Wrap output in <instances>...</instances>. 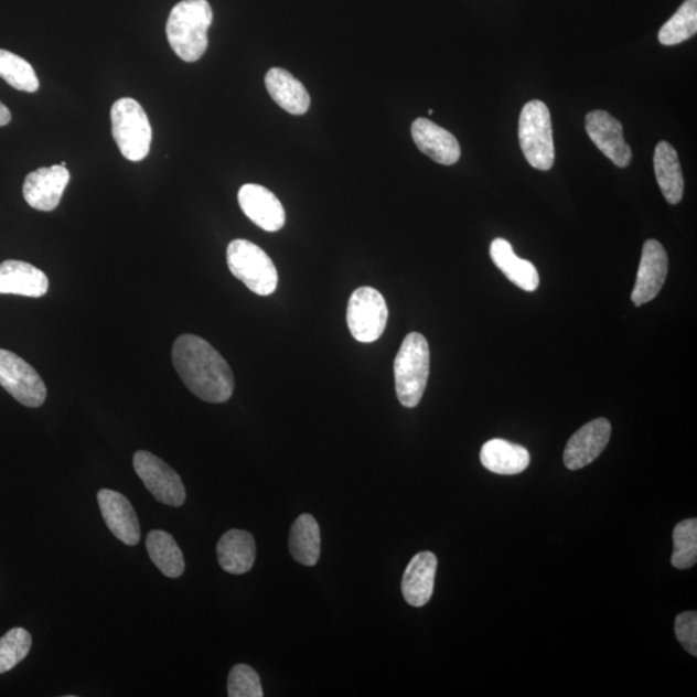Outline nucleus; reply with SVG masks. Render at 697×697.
<instances>
[{
	"label": "nucleus",
	"mask_w": 697,
	"mask_h": 697,
	"mask_svg": "<svg viewBox=\"0 0 697 697\" xmlns=\"http://www.w3.org/2000/svg\"><path fill=\"white\" fill-rule=\"evenodd\" d=\"M172 362L194 396L208 404H225L232 398V368L206 340L195 335L180 336L173 344Z\"/></svg>",
	"instance_id": "nucleus-1"
},
{
	"label": "nucleus",
	"mask_w": 697,
	"mask_h": 697,
	"mask_svg": "<svg viewBox=\"0 0 697 697\" xmlns=\"http://www.w3.org/2000/svg\"><path fill=\"white\" fill-rule=\"evenodd\" d=\"M214 12L207 0H183L173 7L167 21V37L174 53L186 63H195L208 47V29Z\"/></svg>",
	"instance_id": "nucleus-2"
},
{
	"label": "nucleus",
	"mask_w": 697,
	"mask_h": 697,
	"mask_svg": "<svg viewBox=\"0 0 697 697\" xmlns=\"http://www.w3.org/2000/svg\"><path fill=\"white\" fill-rule=\"evenodd\" d=\"M430 373V351L426 337L412 332L401 343L394 362L397 397L401 406L414 408L420 404Z\"/></svg>",
	"instance_id": "nucleus-3"
},
{
	"label": "nucleus",
	"mask_w": 697,
	"mask_h": 697,
	"mask_svg": "<svg viewBox=\"0 0 697 697\" xmlns=\"http://www.w3.org/2000/svg\"><path fill=\"white\" fill-rule=\"evenodd\" d=\"M111 133L120 153L131 162L149 154L153 130L146 110L133 98H119L111 108Z\"/></svg>",
	"instance_id": "nucleus-4"
},
{
	"label": "nucleus",
	"mask_w": 697,
	"mask_h": 697,
	"mask_svg": "<svg viewBox=\"0 0 697 697\" xmlns=\"http://www.w3.org/2000/svg\"><path fill=\"white\" fill-rule=\"evenodd\" d=\"M227 267L232 275L244 282L249 291L269 297L278 287L275 262L262 248L246 239L230 242L226 251Z\"/></svg>",
	"instance_id": "nucleus-5"
},
{
	"label": "nucleus",
	"mask_w": 697,
	"mask_h": 697,
	"mask_svg": "<svg viewBox=\"0 0 697 697\" xmlns=\"http://www.w3.org/2000/svg\"><path fill=\"white\" fill-rule=\"evenodd\" d=\"M519 143L523 154L534 169L549 171L555 164L556 149L550 112L543 101L534 100L523 106L519 117Z\"/></svg>",
	"instance_id": "nucleus-6"
},
{
	"label": "nucleus",
	"mask_w": 697,
	"mask_h": 697,
	"mask_svg": "<svg viewBox=\"0 0 697 697\" xmlns=\"http://www.w3.org/2000/svg\"><path fill=\"white\" fill-rule=\"evenodd\" d=\"M389 310L383 294L373 287H361L352 293L346 321L352 335L360 343H374L382 337Z\"/></svg>",
	"instance_id": "nucleus-7"
},
{
	"label": "nucleus",
	"mask_w": 697,
	"mask_h": 697,
	"mask_svg": "<svg viewBox=\"0 0 697 697\" xmlns=\"http://www.w3.org/2000/svg\"><path fill=\"white\" fill-rule=\"evenodd\" d=\"M0 385L30 408L41 407L47 398V388L40 374L25 360L6 349H0Z\"/></svg>",
	"instance_id": "nucleus-8"
},
{
	"label": "nucleus",
	"mask_w": 697,
	"mask_h": 697,
	"mask_svg": "<svg viewBox=\"0 0 697 697\" xmlns=\"http://www.w3.org/2000/svg\"><path fill=\"white\" fill-rule=\"evenodd\" d=\"M133 468L157 502L170 506L185 503L186 490L183 481L162 459L148 451H138L133 454Z\"/></svg>",
	"instance_id": "nucleus-9"
},
{
	"label": "nucleus",
	"mask_w": 697,
	"mask_h": 697,
	"mask_svg": "<svg viewBox=\"0 0 697 697\" xmlns=\"http://www.w3.org/2000/svg\"><path fill=\"white\" fill-rule=\"evenodd\" d=\"M69 181L71 172L66 167L60 164L42 167L28 174L22 193L30 207L51 212L62 202Z\"/></svg>",
	"instance_id": "nucleus-10"
},
{
	"label": "nucleus",
	"mask_w": 697,
	"mask_h": 697,
	"mask_svg": "<svg viewBox=\"0 0 697 697\" xmlns=\"http://www.w3.org/2000/svg\"><path fill=\"white\" fill-rule=\"evenodd\" d=\"M669 260L665 248L655 239L646 242L642 249L639 275H636L632 301L642 307L653 301L668 276Z\"/></svg>",
	"instance_id": "nucleus-11"
},
{
	"label": "nucleus",
	"mask_w": 697,
	"mask_h": 697,
	"mask_svg": "<svg viewBox=\"0 0 697 697\" xmlns=\"http://www.w3.org/2000/svg\"><path fill=\"white\" fill-rule=\"evenodd\" d=\"M589 138L610 161L624 169L632 161V150L624 139L623 126L604 110L590 111L586 119Z\"/></svg>",
	"instance_id": "nucleus-12"
},
{
	"label": "nucleus",
	"mask_w": 697,
	"mask_h": 697,
	"mask_svg": "<svg viewBox=\"0 0 697 697\" xmlns=\"http://www.w3.org/2000/svg\"><path fill=\"white\" fill-rule=\"evenodd\" d=\"M611 438V423L605 419H596L576 431L568 441L564 461L570 471H579L600 457Z\"/></svg>",
	"instance_id": "nucleus-13"
},
{
	"label": "nucleus",
	"mask_w": 697,
	"mask_h": 697,
	"mask_svg": "<svg viewBox=\"0 0 697 697\" xmlns=\"http://www.w3.org/2000/svg\"><path fill=\"white\" fill-rule=\"evenodd\" d=\"M98 506L106 526L114 536L126 545L139 544L141 529L138 514L128 498L117 491L104 489L97 494Z\"/></svg>",
	"instance_id": "nucleus-14"
},
{
	"label": "nucleus",
	"mask_w": 697,
	"mask_h": 697,
	"mask_svg": "<svg viewBox=\"0 0 697 697\" xmlns=\"http://www.w3.org/2000/svg\"><path fill=\"white\" fill-rule=\"evenodd\" d=\"M238 202L245 215L262 230L276 233L285 226L286 212L282 203L269 189L246 184L240 187Z\"/></svg>",
	"instance_id": "nucleus-15"
},
{
	"label": "nucleus",
	"mask_w": 697,
	"mask_h": 697,
	"mask_svg": "<svg viewBox=\"0 0 697 697\" xmlns=\"http://www.w3.org/2000/svg\"><path fill=\"white\" fill-rule=\"evenodd\" d=\"M412 138L421 151L435 162L444 165L458 163L461 149L454 136L427 118H418L412 125Z\"/></svg>",
	"instance_id": "nucleus-16"
},
{
	"label": "nucleus",
	"mask_w": 697,
	"mask_h": 697,
	"mask_svg": "<svg viewBox=\"0 0 697 697\" xmlns=\"http://www.w3.org/2000/svg\"><path fill=\"white\" fill-rule=\"evenodd\" d=\"M49 288V277L32 264L19 260L0 264V293L37 299L44 297Z\"/></svg>",
	"instance_id": "nucleus-17"
},
{
	"label": "nucleus",
	"mask_w": 697,
	"mask_h": 697,
	"mask_svg": "<svg viewBox=\"0 0 697 697\" xmlns=\"http://www.w3.org/2000/svg\"><path fill=\"white\" fill-rule=\"evenodd\" d=\"M438 560L431 551H421L407 566L401 580V593L412 608H422L435 592Z\"/></svg>",
	"instance_id": "nucleus-18"
},
{
	"label": "nucleus",
	"mask_w": 697,
	"mask_h": 697,
	"mask_svg": "<svg viewBox=\"0 0 697 697\" xmlns=\"http://www.w3.org/2000/svg\"><path fill=\"white\" fill-rule=\"evenodd\" d=\"M218 564L233 575L246 573L254 567L256 544L254 536L244 529H230L217 544Z\"/></svg>",
	"instance_id": "nucleus-19"
},
{
	"label": "nucleus",
	"mask_w": 697,
	"mask_h": 697,
	"mask_svg": "<svg viewBox=\"0 0 697 697\" xmlns=\"http://www.w3.org/2000/svg\"><path fill=\"white\" fill-rule=\"evenodd\" d=\"M491 259L502 270L512 283L527 292H534L539 288L540 277L534 264L519 259L514 254L513 247L506 239L497 238L492 242L490 248Z\"/></svg>",
	"instance_id": "nucleus-20"
},
{
	"label": "nucleus",
	"mask_w": 697,
	"mask_h": 697,
	"mask_svg": "<svg viewBox=\"0 0 697 697\" xmlns=\"http://www.w3.org/2000/svg\"><path fill=\"white\" fill-rule=\"evenodd\" d=\"M268 93L280 108L293 116H302L310 108V96L300 81L290 72L272 67L265 77Z\"/></svg>",
	"instance_id": "nucleus-21"
},
{
	"label": "nucleus",
	"mask_w": 697,
	"mask_h": 697,
	"mask_svg": "<svg viewBox=\"0 0 697 697\" xmlns=\"http://www.w3.org/2000/svg\"><path fill=\"white\" fill-rule=\"evenodd\" d=\"M481 462L487 471L500 475H515L525 472L529 465V453L519 444L504 439H491L483 444Z\"/></svg>",
	"instance_id": "nucleus-22"
},
{
	"label": "nucleus",
	"mask_w": 697,
	"mask_h": 697,
	"mask_svg": "<svg viewBox=\"0 0 697 697\" xmlns=\"http://www.w3.org/2000/svg\"><path fill=\"white\" fill-rule=\"evenodd\" d=\"M654 167L664 199L671 204H678L684 199L685 181L677 151L669 142L657 143Z\"/></svg>",
	"instance_id": "nucleus-23"
},
{
	"label": "nucleus",
	"mask_w": 697,
	"mask_h": 697,
	"mask_svg": "<svg viewBox=\"0 0 697 697\" xmlns=\"http://www.w3.org/2000/svg\"><path fill=\"white\" fill-rule=\"evenodd\" d=\"M290 551L300 565L313 567L321 556V529L313 515L301 514L290 532Z\"/></svg>",
	"instance_id": "nucleus-24"
},
{
	"label": "nucleus",
	"mask_w": 697,
	"mask_h": 697,
	"mask_svg": "<svg viewBox=\"0 0 697 697\" xmlns=\"http://www.w3.org/2000/svg\"><path fill=\"white\" fill-rule=\"evenodd\" d=\"M147 549L151 562L167 578L178 579L185 571L183 551L179 548L173 536L162 529H153L147 537Z\"/></svg>",
	"instance_id": "nucleus-25"
},
{
	"label": "nucleus",
	"mask_w": 697,
	"mask_h": 697,
	"mask_svg": "<svg viewBox=\"0 0 697 697\" xmlns=\"http://www.w3.org/2000/svg\"><path fill=\"white\" fill-rule=\"evenodd\" d=\"M696 32L697 0H686L658 32V42L664 45H677L688 41Z\"/></svg>",
	"instance_id": "nucleus-26"
},
{
	"label": "nucleus",
	"mask_w": 697,
	"mask_h": 697,
	"mask_svg": "<svg viewBox=\"0 0 697 697\" xmlns=\"http://www.w3.org/2000/svg\"><path fill=\"white\" fill-rule=\"evenodd\" d=\"M0 78L24 93L33 94L40 89L34 67L10 51L0 50Z\"/></svg>",
	"instance_id": "nucleus-27"
},
{
	"label": "nucleus",
	"mask_w": 697,
	"mask_h": 697,
	"mask_svg": "<svg viewBox=\"0 0 697 697\" xmlns=\"http://www.w3.org/2000/svg\"><path fill=\"white\" fill-rule=\"evenodd\" d=\"M674 551L672 565L678 570H687L697 562V519L678 523L673 533Z\"/></svg>",
	"instance_id": "nucleus-28"
},
{
	"label": "nucleus",
	"mask_w": 697,
	"mask_h": 697,
	"mask_svg": "<svg viewBox=\"0 0 697 697\" xmlns=\"http://www.w3.org/2000/svg\"><path fill=\"white\" fill-rule=\"evenodd\" d=\"M32 635L25 629L13 628L0 639V674L10 672L29 655Z\"/></svg>",
	"instance_id": "nucleus-29"
},
{
	"label": "nucleus",
	"mask_w": 697,
	"mask_h": 697,
	"mask_svg": "<svg viewBox=\"0 0 697 697\" xmlns=\"http://www.w3.org/2000/svg\"><path fill=\"white\" fill-rule=\"evenodd\" d=\"M227 695L230 697H262L259 674L246 664L233 666L229 679H227Z\"/></svg>",
	"instance_id": "nucleus-30"
},
{
	"label": "nucleus",
	"mask_w": 697,
	"mask_h": 697,
	"mask_svg": "<svg viewBox=\"0 0 697 697\" xmlns=\"http://www.w3.org/2000/svg\"><path fill=\"white\" fill-rule=\"evenodd\" d=\"M676 635L688 654L697 656V613L687 611L676 619Z\"/></svg>",
	"instance_id": "nucleus-31"
},
{
	"label": "nucleus",
	"mask_w": 697,
	"mask_h": 697,
	"mask_svg": "<svg viewBox=\"0 0 697 697\" xmlns=\"http://www.w3.org/2000/svg\"><path fill=\"white\" fill-rule=\"evenodd\" d=\"M11 111L6 105L0 103V127L7 126L11 122Z\"/></svg>",
	"instance_id": "nucleus-32"
},
{
	"label": "nucleus",
	"mask_w": 697,
	"mask_h": 697,
	"mask_svg": "<svg viewBox=\"0 0 697 697\" xmlns=\"http://www.w3.org/2000/svg\"><path fill=\"white\" fill-rule=\"evenodd\" d=\"M60 165L66 167V163H65V162H62V164H60Z\"/></svg>",
	"instance_id": "nucleus-33"
}]
</instances>
